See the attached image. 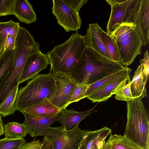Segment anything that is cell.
Returning a JSON list of instances; mask_svg holds the SVG:
<instances>
[{"mask_svg": "<svg viewBox=\"0 0 149 149\" xmlns=\"http://www.w3.org/2000/svg\"><path fill=\"white\" fill-rule=\"evenodd\" d=\"M126 67L86 47L68 76L77 84L90 85Z\"/></svg>", "mask_w": 149, "mask_h": 149, "instance_id": "1", "label": "cell"}, {"mask_svg": "<svg viewBox=\"0 0 149 149\" xmlns=\"http://www.w3.org/2000/svg\"><path fill=\"white\" fill-rule=\"evenodd\" d=\"M86 47L84 36L77 32L72 33L67 40L46 54L51 65L49 73L68 76Z\"/></svg>", "mask_w": 149, "mask_h": 149, "instance_id": "2", "label": "cell"}, {"mask_svg": "<svg viewBox=\"0 0 149 149\" xmlns=\"http://www.w3.org/2000/svg\"><path fill=\"white\" fill-rule=\"evenodd\" d=\"M127 121L124 135L142 149H149V115L142 99L127 102Z\"/></svg>", "mask_w": 149, "mask_h": 149, "instance_id": "3", "label": "cell"}, {"mask_svg": "<svg viewBox=\"0 0 149 149\" xmlns=\"http://www.w3.org/2000/svg\"><path fill=\"white\" fill-rule=\"evenodd\" d=\"M56 90V81L51 73L40 74L29 81L18 90L15 102V110L20 111L45 98L51 101Z\"/></svg>", "mask_w": 149, "mask_h": 149, "instance_id": "4", "label": "cell"}, {"mask_svg": "<svg viewBox=\"0 0 149 149\" xmlns=\"http://www.w3.org/2000/svg\"><path fill=\"white\" fill-rule=\"evenodd\" d=\"M116 41L120 56V63L127 67L137 55L141 54L143 42L133 23H123L109 36Z\"/></svg>", "mask_w": 149, "mask_h": 149, "instance_id": "5", "label": "cell"}, {"mask_svg": "<svg viewBox=\"0 0 149 149\" xmlns=\"http://www.w3.org/2000/svg\"><path fill=\"white\" fill-rule=\"evenodd\" d=\"M89 132L81 130L78 125L69 130L62 126L51 127L47 136L51 149H78L81 141Z\"/></svg>", "mask_w": 149, "mask_h": 149, "instance_id": "6", "label": "cell"}, {"mask_svg": "<svg viewBox=\"0 0 149 149\" xmlns=\"http://www.w3.org/2000/svg\"><path fill=\"white\" fill-rule=\"evenodd\" d=\"M52 13L58 24L67 32H77L80 29L81 19L79 13L74 10L63 0H53Z\"/></svg>", "mask_w": 149, "mask_h": 149, "instance_id": "7", "label": "cell"}, {"mask_svg": "<svg viewBox=\"0 0 149 149\" xmlns=\"http://www.w3.org/2000/svg\"><path fill=\"white\" fill-rule=\"evenodd\" d=\"M52 74L55 80L56 90L50 102L62 110L66 108L69 100L77 84L68 76L58 74Z\"/></svg>", "mask_w": 149, "mask_h": 149, "instance_id": "8", "label": "cell"}, {"mask_svg": "<svg viewBox=\"0 0 149 149\" xmlns=\"http://www.w3.org/2000/svg\"><path fill=\"white\" fill-rule=\"evenodd\" d=\"M49 62L46 54L41 51L30 55L27 58L22 72L19 84L32 79L42 70L46 69Z\"/></svg>", "mask_w": 149, "mask_h": 149, "instance_id": "9", "label": "cell"}, {"mask_svg": "<svg viewBox=\"0 0 149 149\" xmlns=\"http://www.w3.org/2000/svg\"><path fill=\"white\" fill-rule=\"evenodd\" d=\"M24 116L25 120L23 123L27 128L28 134L32 137L40 136L47 137L48 130L51 125L61 118L59 114L49 117L35 118Z\"/></svg>", "mask_w": 149, "mask_h": 149, "instance_id": "10", "label": "cell"}, {"mask_svg": "<svg viewBox=\"0 0 149 149\" xmlns=\"http://www.w3.org/2000/svg\"><path fill=\"white\" fill-rule=\"evenodd\" d=\"M133 23L141 37L143 45L146 46L149 42V0H140Z\"/></svg>", "mask_w": 149, "mask_h": 149, "instance_id": "11", "label": "cell"}, {"mask_svg": "<svg viewBox=\"0 0 149 149\" xmlns=\"http://www.w3.org/2000/svg\"><path fill=\"white\" fill-rule=\"evenodd\" d=\"M106 1L111 8V15L106 28V33L110 36L117 27L123 23L125 10L131 0Z\"/></svg>", "mask_w": 149, "mask_h": 149, "instance_id": "12", "label": "cell"}, {"mask_svg": "<svg viewBox=\"0 0 149 149\" xmlns=\"http://www.w3.org/2000/svg\"><path fill=\"white\" fill-rule=\"evenodd\" d=\"M61 110L46 98L23 109L20 111L24 115L35 118L49 117L58 115Z\"/></svg>", "mask_w": 149, "mask_h": 149, "instance_id": "13", "label": "cell"}, {"mask_svg": "<svg viewBox=\"0 0 149 149\" xmlns=\"http://www.w3.org/2000/svg\"><path fill=\"white\" fill-rule=\"evenodd\" d=\"M102 30L97 23L90 24L87 33L84 36L86 46L106 57L112 60L101 38L100 33Z\"/></svg>", "mask_w": 149, "mask_h": 149, "instance_id": "14", "label": "cell"}, {"mask_svg": "<svg viewBox=\"0 0 149 149\" xmlns=\"http://www.w3.org/2000/svg\"><path fill=\"white\" fill-rule=\"evenodd\" d=\"M97 104L91 109L81 112L76 111L74 109L70 110L63 109L60 113L61 118L58 121L65 130H70L78 125L82 120L95 111L94 109Z\"/></svg>", "mask_w": 149, "mask_h": 149, "instance_id": "15", "label": "cell"}, {"mask_svg": "<svg viewBox=\"0 0 149 149\" xmlns=\"http://www.w3.org/2000/svg\"><path fill=\"white\" fill-rule=\"evenodd\" d=\"M21 22L29 24L35 22L37 16L33 6L27 0H16L12 13Z\"/></svg>", "mask_w": 149, "mask_h": 149, "instance_id": "16", "label": "cell"}, {"mask_svg": "<svg viewBox=\"0 0 149 149\" xmlns=\"http://www.w3.org/2000/svg\"><path fill=\"white\" fill-rule=\"evenodd\" d=\"M143 67L141 64L136 70L130 83V88L133 98L141 99L146 96V85L148 80L143 70Z\"/></svg>", "mask_w": 149, "mask_h": 149, "instance_id": "17", "label": "cell"}, {"mask_svg": "<svg viewBox=\"0 0 149 149\" xmlns=\"http://www.w3.org/2000/svg\"><path fill=\"white\" fill-rule=\"evenodd\" d=\"M111 132L107 127L99 130L90 131L81 141L78 149H91L100 141L106 140Z\"/></svg>", "mask_w": 149, "mask_h": 149, "instance_id": "18", "label": "cell"}, {"mask_svg": "<svg viewBox=\"0 0 149 149\" xmlns=\"http://www.w3.org/2000/svg\"><path fill=\"white\" fill-rule=\"evenodd\" d=\"M130 74L126 75L107 85L103 88L86 97L94 103L103 102L111 97L118 86Z\"/></svg>", "mask_w": 149, "mask_h": 149, "instance_id": "19", "label": "cell"}, {"mask_svg": "<svg viewBox=\"0 0 149 149\" xmlns=\"http://www.w3.org/2000/svg\"><path fill=\"white\" fill-rule=\"evenodd\" d=\"M132 70L126 67L125 68L107 76L90 84L86 93V97L103 88L107 85L126 75H130Z\"/></svg>", "mask_w": 149, "mask_h": 149, "instance_id": "20", "label": "cell"}, {"mask_svg": "<svg viewBox=\"0 0 149 149\" xmlns=\"http://www.w3.org/2000/svg\"><path fill=\"white\" fill-rule=\"evenodd\" d=\"M104 146L106 149H142L124 135L111 134Z\"/></svg>", "mask_w": 149, "mask_h": 149, "instance_id": "21", "label": "cell"}, {"mask_svg": "<svg viewBox=\"0 0 149 149\" xmlns=\"http://www.w3.org/2000/svg\"><path fill=\"white\" fill-rule=\"evenodd\" d=\"M19 84L15 86L0 104V116L1 117L13 115L16 111L15 102L19 90Z\"/></svg>", "mask_w": 149, "mask_h": 149, "instance_id": "22", "label": "cell"}, {"mask_svg": "<svg viewBox=\"0 0 149 149\" xmlns=\"http://www.w3.org/2000/svg\"><path fill=\"white\" fill-rule=\"evenodd\" d=\"M100 36L102 42L111 59L120 63V54L116 41L103 30L101 32Z\"/></svg>", "mask_w": 149, "mask_h": 149, "instance_id": "23", "label": "cell"}, {"mask_svg": "<svg viewBox=\"0 0 149 149\" xmlns=\"http://www.w3.org/2000/svg\"><path fill=\"white\" fill-rule=\"evenodd\" d=\"M3 128L4 134L6 138H23L28 134L27 128L23 123L10 122L4 125Z\"/></svg>", "mask_w": 149, "mask_h": 149, "instance_id": "24", "label": "cell"}, {"mask_svg": "<svg viewBox=\"0 0 149 149\" xmlns=\"http://www.w3.org/2000/svg\"><path fill=\"white\" fill-rule=\"evenodd\" d=\"M130 76H128L116 89L113 93L117 100L128 102L133 100L130 88Z\"/></svg>", "mask_w": 149, "mask_h": 149, "instance_id": "25", "label": "cell"}, {"mask_svg": "<svg viewBox=\"0 0 149 149\" xmlns=\"http://www.w3.org/2000/svg\"><path fill=\"white\" fill-rule=\"evenodd\" d=\"M19 26V23L12 20L6 22H0V49L7 35L16 38Z\"/></svg>", "mask_w": 149, "mask_h": 149, "instance_id": "26", "label": "cell"}, {"mask_svg": "<svg viewBox=\"0 0 149 149\" xmlns=\"http://www.w3.org/2000/svg\"><path fill=\"white\" fill-rule=\"evenodd\" d=\"M13 60L14 50L5 52L0 56V82L10 70Z\"/></svg>", "mask_w": 149, "mask_h": 149, "instance_id": "27", "label": "cell"}, {"mask_svg": "<svg viewBox=\"0 0 149 149\" xmlns=\"http://www.w3.org/2000/svg\"><path fill=\"white\" fill-rule=\"evenodd\" d=\"M25 142L23 138L5 137L0 139V149H20Z\"/></svg>", "mask_w": 149, "mask_h": 149, "instance_id": "28", "label": "cell"}, {"mask_svg": "<svg viewBox=\"0 0 149 149\" xmlns=\"http://www.w3.org/2000/svg\"><path fill=\"white\" fill-rule=\"evenodd\" d=\"M90 85L77 84L67 103V107L74 102H77L86 97V93Z\"/></svg>", "mask_w": 149, "mask_h": 149, "instance_id": "29", "label": "cell"}, {"mask_svg": "<svg viewBox=\"0 0 149 149\" xmlns=\"http://www.w3.org/2000/svg\"><path fill=\"white\" fill-rule=\"evenodd\" d=\"M140 1V0H131L125 10L123 23H133V17L138 10Z\"/></svg>", "mask_w": 149, "mask_h": 149, "instance_id": "30", "label": "cell"}, {"mask_svg": "<svg viewBox=\"0 0 149 149\" xmlns=\"http://www.w3.org/2000/svg\"><path fill=\"white\" fill-rule=\"evenodd\" d=\"M16 0H0V17L12 15Z\"/></svg>", "mask_w": 149, "mask_h": 149, "instance_id": "31", "label": "cell"}, {"mask_svg": "<svg viewBox=\"0 0 149 149\" xmlns=\"http://www.w3.org/2000/svg\"><path fill=\"white\" fill-rule=\"evenodd\" d=\"M16 38L9 35L6 36L0 49V56L5 52L14 49L15 47Z\"/></svg>", "mask_w": 149, "mask_h": 149, "instance_id": "32", "label": "cell"}, {"mask_svg": "<svg viewBox=\"0 0 149 149\" xmlns=\"http://www.w3.org/2000/svg\"><path fill=\"white\" fill-rule=\"evenodd\" d=\"M63 0L66 4L79 13L82 7L88 1V0Z\"/></svg>", "mask_w": 149, "mask_h": 149, "instance_id": "33", "label": "cell"}, {"mask_svg": "<svg viewBox=\"0 0 149 149\" xmlns=\"http://www.w3.org/2000/svg\"><path fill=\"white\" fill-rule=\"evenodd\" d=\"M139 62L143 65V72L147 79L148 80L149 74V56L147 50L144 53L143 58L140 59Z\"/></svg>", "mask_w": 149, "mask_h": 149, "instance_id": "34", "label": "cell"}, {"mask_svg": "<svg viewBox=\"0 0 149 149\" xmlns=\"http://www.w3.org/2000/svg\"><path fill=\"white\" fill-rule=\"evenodd\" d=\"M42 142L39 140H36L34 139L32 141L25 143L20 149H41Z\"/></svg>", "mask_w": 149, "mask_h": 149, "instance_id": "35", "label": "cell"}, {"mask_svg": "<svg viewBox=\"0 0 149 149\" xmlns=\"http://www.w3.org/2000/svg\"><path fill=\"white\" fill-rule=\"evenodd\" d=\"M41 149H51L50 142L48 137L44 136L42 142Z\"/></svg>", "mask_w": 149, "mask_h": 149, "instance_id": "36", "label": "cell"}, {"mask_svg": "<svg viewBox=\"0 0 149 149\" xmlns=\"http://www.w3.org/2000/svg\"><path fill=\"white\" fill-rule=\"evenodd\" d=\"M105 140L100 141L91 149H101L104 145Z\"/></svg>", "mask_w": 149, "mask_h": 149, "instance_id": "37", "label": "cell"}, {"mask_svg": "<svg viewBox=\"0 0 149 149\" xmlns=\"http://www.w3.org/2000/svg\"><path fill=\"white\" fill-rule=\"evenodd\" d=\"M3 125L2 120L0 116V136L4 134Z\"/></svg>", "mask_w": 149, "mask_h": 149, "instance_id": "38", "label": "cell"}, {"mask_svg": "<svg viewBox=\"0 0 149 149\" xmlns=\"http://www.w3.org/2000/svg\"><path fill=\"white\" fill-rule=\"evenodd\" d=\"M101 149H106L104 145Z\"/></svg>", "mask_w": 149, "mask_h": 149, "instance_id": "39", "label": "cell"}]
</instances>
